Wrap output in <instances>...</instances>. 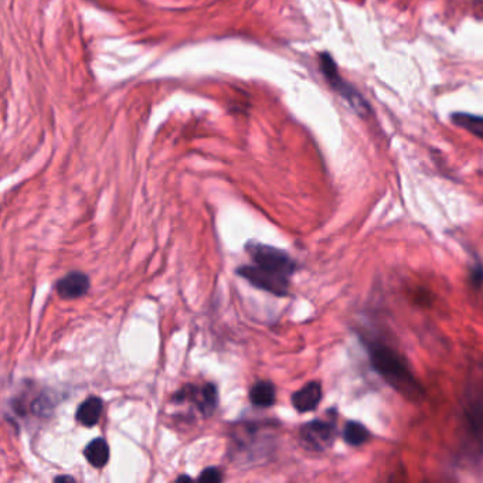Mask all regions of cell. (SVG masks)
Wrapping results in <instances>:
<instances>
[{
    "mask_svg": "<svg viewBox=\"0 0 483 483\" xmlns=\"http://www.w3.org/2000/svg\"><path fill=\"white\" fill-rule=\"evenodd\" d=\"M245 251L251 264L240 265L236 274L257 289L278 298L288 296L298 262L287 251L254 240L245 244Z\"/></svg>",
    "mask_w": 483,
    "mask_h": 483,
    "instance_id": "1",
    "label": "cell"
},
{
    "mask_svg": "<svg viewBox=\"0 0 483 483\" xmlns=\"http://www.w3.org/2000/svg\"><path fill=\"white\" fill-rule=\"evenodd\" d=\"M360 340L368 354L370 366L397 393L410 401L424 397V387L417 380L405 356L379 335L361 333Z\"/></svg>",
    "mask_w": 483,
    "mask_h": 483,
    "instance_id": "2",
    "label": "cell"
},
{
    "mask_svg": "<svg viewBox=\"0 0 483 483\" xmlns=\"http://www.w3.org/2000/svg\"><path fill=\"white\" fill-rule=\"evenodd\" d=\"M338 434V412L335 408L328 411V418H316L303 424L299 429V438L305 448L324 452L329 449Z\"/></svg>",
    "mask_w": 483,
    "mask_h": 483,
    "instance_id": "3",
    "label": "cell"
},
{
    "mask_svg": "<svg viewBox=\"0 0 483 483\" xmlns=\"http://www.w3.org/2000/svg\"><path fill=\"white\" fill-rule=\"evenodd\" d=\"M319 64H320V71L324 73V75L328 78L329 84L335 88V91L343 96L352 108L360 115L366 117L370 113V106L367 101L361 96V94L352 87L349 82H346L338 73V67L328 52H322L319 55Z\"/></svg>",
    "mask_w": 483,
    "mask_h": 483,
    "instance_id": "4",
    "label": "cell"
},
{
    "mask_svg": "<svg viewBox=\"0 0 483 483\" xmlns=\"http://www.w3.org/2000/svg\"><path fill=\"white\" fill-rule=\"evenodd\" d=\"M173 401L178 404L189 403L193 405L200 415L208 418L219 407V389L214 383L203 384H185L173 396Z\"/></svg>",
    "mask_w": 483,
    "mask_h": 483,
    "instance_id": "5",
    "label": "cell"
},
{
    "mask_svg": "<svg viewBox=\"0 0 483 483\" xmlns=\"http://www.w3.org/2000/svg\"><path fill=\"white\" fill-rule=\"evenodd\" d=\"M322 398H324L322 384L316 380H312V382H308L305 386H302L299 390H296L291 396V403L296 412L306 414V412L315 411L317 405L320 404Z\"/></svg>",
    "mask_w": 483,
    "mask_h": 483,
    "instance_id": "6",
    "label": "cell"
},
{
    "mask_svg": "<svg viewBox=\"0 0 483 483\" xmlns=\"http://www.w3.org/2000/svg\"><path fill=\"white\" fill-rule=\"evenodd\" d=\"M57 294L63 299H77L89 289V280L85 274L74 271L62 278L56 285Z\"/></svg>",
    "mask_w": 483,
    "mask_h": 483,
    "instance_id": "7",
    "label": "cell"
},
{
    "mask_svg": "<svg viewBox=\"0 0 483 483\" xmlns=\"http://www.w3.org/2000/svg\"><path fill=\"white\" fill-rule=\"evenodd\" d=\"M248 398L257 408H270L277 403V387L270 380H258L250 389Z\"/></svg>",
    "mask_w": 483,
    "mask_h": 483,
    "instance_id": "8",
    "label": "cell"
},
{
    "mask_svg": "<svg viewBox=\"0 0 483 483\" xmlns=\"http://www.w3.org/2000/svg\"><path fill=\"white\" fill-rule=\"evenodd\" d=\"M102 411H103L102 400L99 397H89L78 407L75 418L80 424L85 426H92L99 421Z\"/></svg>",
    "mask_w": 483,
    "mask_h": 483,
    "instance_id": "9",
    "label": "cell"
},
{
    "mask_svg": "<svg viewBox=\"0 0 483 483\" xmlns=\"http://www.w3.org/2000/svg\"><path fill=\"white\" fill-rule=\"evenodd\" d=\"M84 455L92 466L102 468L106 465V462H108V459H110V447H108V444H106L105 440L96 438L87 445Z\"/></svg>",
    "mask_w": 483,
    "mask_h": 483,
    "instance_id": "10",
    "label": "cell"
},
{
    "mask_svg": "<svg viewBox=\"0 0 483 483\" xmlns=\"http://www.w3.org/2000/svg\"><path fill=\"white\" fill-rule=\"evenodd\" d=\"M371 434L359 421H347L343 429V440L350 447H361L368 442Z\"/></svg>",
    "mask_w": 483,
    "mask_h": 483,
    "instance_id": "11",
    "label": "cell"
},
{
    "mask_svg": "<svg viewBox=\"0 0 483 483\" xmlns=\"http://www.w3.org/2000/svg\"><path fill=\"white\" fill-rule=\"evenodd\" d=\"M452 122L455 125L472 132L477 138L483 136V120L480 117L463 114V113H456L452 115Z\"/></svg>",
    "mask_w": 483,
    "mask_h": 483,
    "instance_id": "12",
    "label": "cell"
},
{
    "mask_svg": "<svg viewBox=\"0 0 483 483\" xmlns=\"http://www.w3.org/2000/svg\"><path fill=\"white\" fill-rule=\"evenodd\" d=\"M224 479V473L222 472V469L216 468V466H210L203 469V472L199 475V480L200 482H208V483H219Z\"/></svg>",
    "mask_w": 483,
    "mask_h": 483,
    "instance_id": "13",
    "label": "cell"
},
{
    "mask_svg": "<svg viewBox=\"0 0 483 483\" xmlns=\"http://www.w3.org/2000/svg\"><path fill=\"white\" fill-rule=\"evenodd\" d=\"M469 280H470V284H472V287L475 289L480 288V284H482V265H480L479 261L472 266Z\"/></svg>",
    "mask_w": 483,
    "mask_h": 483,
    "instance_id": "14",
    "label": "cell"
},
{
    "mask_svg": "<svg viewBox=\"0 0 483 483\" xmlns=\"http://www.w3.org/2000/svg\"><path fill=\"white\" fill-rule=\"evenodd\" d=\"M190 479H192V477H190L189 475H182V476L178 477V480H190Z\"/></svg>",
    "mask_w": 483,
    "mask_h": 483,
    "instance_id": "15",
    "label": "cell"
},
{
    "mask_svg": "<svg viewBox=\"0 0 483 483\" xmlns=\"http://www.w3.org/2000/svg\"><path fill=\"white\" fill-rule=\"evenodd\" d=\"M56 480H73V477H70V476H60Z\"/></svg>",
    "mask_w": 483,
    "mask_h": 483,
    "instance_id": "16",
    "label": "cell"
}]
</instances>
